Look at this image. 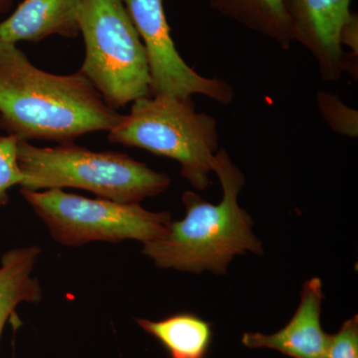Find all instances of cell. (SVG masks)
<instances>
[{
  "instance_id": "cell-1",
  "label": "cell",
  "mask_w": 358,
  "mask_h": 358,
  "mask_svg": "<svg viewBox=\"0 0 358 358\" xmlns=\"http://www.w3.org/2000/svg\"><path fill=\"white\" fill-rule=\"evenodd\" d=\"M78 71L55 75L32 64L17 45L0 40V129L18 141L74 143L122 121Z\"/></svg>"
},
{
  "instance_id": "cell-2",
  "label": "cell",
  "mask_w": 358,
  "mask_h": 358,
  "mask_svg": "<svg viewBox=\"0 0 358 358\" xmlns=\"http://www.w3.org/2000/svg\"><path fill=\"white\" fill-rule=\"evenodd\" d=\"M212 171L222 186V201L214 205L196 193H183L185 217L171 221L164 236L143 244V253L157 267L223 274L235 256L263 253L262 244L252 231L251 216L238 203L244 174L225 148L216 152Z\"/></svg>"
},
{
  "instance_id": "cell-3",
  "label": "cell",
  "mask_w": 358,
  "mask_h": 358,
  "mask_svg": "<svg viewBox=\"0 0 358 358\" xmlns=\"http://www.w3.org/2000/svg\"><path fill=\"white\" fill-rule=\"evenodd\" d=\"M17 164L23 176L20 189L79 188L122 203H140L157 196L171 183L166 173L152 171L129 155L94 152L74 143L39 148L18 141Z\"/></svg>"
},
{
  "instance_id": "cell-4",
  "label": "cell",
  "mask_w": 358,
  "mask_h": 358,
  "mask_svg": "<svg viewBox=\"0 0 358 358\" xmlns=\"http://www.w3.org/2000/svg\"><path fill=\"white\" fill-rule=\"evenodd\" d=\"M108 141L176 160L181 176L195 189L203 192L210 185L219 150L217 121L197 112L192 96L160 94L138 99L131 113L108 131Z\"/></svg>"
},
{
  "instance_id": "cell-5",
  "label": "cell",
  "mask_w": 358,
  "mask_h": 358,
  "mask_svg": "<svg viewBox=\"0 0 358 358\" xmlns=\"http://www.w3.org/2000/svg\"><path fill=\"white\" fill-rule=\"evenodd\" d=\"M82 73L103 101L117 110L152 96L145 46L122 0H81Z\"/></svg>"
},
{
  "instance_id": "cell-6",
  "label": "cell",
  "mask_w": 358,
  "mask_h": 358,
  "mask_svg": "<svg viewBox=\"0 0 358 358\" xmlns=\"http://www.w3.org/2000/svg\"><path fill=\"white\" fill-rule=\"evenodd\" d=\"M23 199L48 227L52 238L67 247L94 241L136 240L145 244L164 236L171 222L169 212L145 210L140 203L87 199L62 189H20Z\"/></svg>"
},
{
  "instance_id": "cell-7",
  "label": "cell",
  "mask_w": 358,
  "mask_h": 358,
  "mask_svg": "<svg viewBox=\"0 0 358 358\" xmlns=\"http://www.w3.org/2000/svg\"><path fill=\"white\" fill-rule=\"evenodd\" d=\"M147 53L152 96L188 98L201 95L221 105L234 99V89L217 78L201 76L176 49L164 13V0H122Z\"/></svg>"
},
{
  "instance_id": "cell-8",
  "label": "cell",
  "mask_w": 358,
  "mask_h": 358,
  "mask_svg": "<svg viewBox=\"0 0 358 358\" xmlns=\"http://www.w3.org/2000/svg\"><path fill=\"white\" fill-rule=\"evenodd\" d=\"M294 41L317 62L322 81H339L345 53L339 34L352 15V0H284Z\"/></svg>"
},
{
  "instance_id": "cell-9",
  "label": "cell",
  "mask_w": 358,
  "mask_h": 358,
  "mask_svg": "<svg viewBox=\"0 0 358 358\" xmlns=\"http://www.w3.org/2000/svg\"><path fill=\"white\" fill-rule=\"evenodd\" d=\"M322 284L319 278L305 282L300 305L292 320L274 334L247 333L242 343L250 348H272L293 358H322L329 334L320 324Z\"/></svg>"
},
{
  "instance_id": "cell-10",
  "label": "cell",
  "mask_w": 358,
  "mask_h": 358,
  "mask_svg": "<svg viewBox=\"0 0 358 358\" xmlns=\"http://www.w3.org/2000/svg\"><path fill=\"white\" fill-rule=\"evenodd\" d=\"M81 0H24L0 22V40L7 43L39 42L52 35L77 38Z\"/></svg>"
},
{
  "instance_id": "cell-11",
  "label": "cell",
  "mask_w": 358,
  "mask_h": 358,
  "mask_svg": "<svg viewBox=\"0 0 358 358\" xmlns=\"http://www.w3.org/2000/svg\"><path fill=\"white\" fill-rule=\"evenodd\" d=\"M41 249L37 245L9 250L1 257L0 266V339L7 320L16 315L21 303H39L41 285L32 271Z\"/></svg>"
},
{
  "instance_id": "cell-12",
  "label": "cell",
  "mask_w": 358,
  "mask_h": 358,
  "mask_svg": "<svg viewBox=\"0 0 358 358\" xmlns=\"http://www.w3.org/2000/svg\"><path fill=\"white\" fill-rule=\"evenodd\" d=\"M213 10L289 50L293 33L284 0H209Z\"/></svg>"
},
{
  "instance_id": "cell-13",
  "label": "cell",
  "mask_w": 358,
  "mask_h": 358,
  "mask_svg": "<svg viewBox=\"0 0 358 358\" xmlns=\"http://www.w3.org/2000/svg\"><path fill=\"white\" fill-rule=\"evenodd\" d=\"M138 326L162 343L171 358H205L212 343V324L190 313L152 322L136 319Z\"/></svg>"
},
{
  "instance_id": "cell-14",
  "label": "cell",
  "mask_w": 358,
  "mask_h": 358,
  "mask_svg": "<svg viewBox=\"0 0 358 358\" xmlns=\"http://www.w3.org/2000/svg\"><path fill=\"white\" fill-rule=\"evenodd\" d=\"M317 105L322 120L334 133L350 138L358 136V112L338 96L326 91L317 93Z\"/></svg>"
},
{
  "instance_id": "cell-15",
  "label": "cell",
  "mask_w": 358,
  "mask_h": 358,
  "mask_svg": "<svg viewBox=\"0 0 358 358\" xmlns=\"http://www.w3.org/2000/svg\"><path fill=\"white\" fill-rule=\"evenodd\" d=\"M17 143L15 136H0V206L8 203L10 188L23 181L17 164Z\"/></svg>"
},
{
  "instance_id": "cell-16",
  "label": "cell",
  "mask_w": 358,
  "mask_h": 358,
  "mask_svg": "<svg viewBox=\"0 0 358 358\" xmlns=\"http://www.w3.org/2000/svg\"><path fill=\"white\" fill-rule=\"evenodd\" d=\"M322 358H358L357 315L343 322L338 333L329 336Z\"/></svg>"
},
{
  "instance_id": "cell-17",
  "label": "cell",
  "mask_w": 358,
  "mask_h": 358,
  "mask_svg": "<svg viewBox=\"0 0 358 358\" xmlns=\"http://www.w3.org/2000/svg\"><path fill=\"white\" fill-rule=\"evenodd\" d=\"M339 43L341 47L346 45L350 49L352 55L358 56V16L352 13L350 20L343 26L339 34Z\"/></svg>"
},
{
  "instance_id": "cell-18",
  "label": "cell",
  "mask_w": 358,
  "mask_h": 358,
  "mask_svg": "<svg viewBox=\"0 0 358 358\" xmlns=\"http://www.w3.org/2000/svg\"><path fill=\"white\" fill-rule=\"evenodd\" d=\"M13 4V0H0V14L7 13Z\"/></svg>"
}]
</instances>
